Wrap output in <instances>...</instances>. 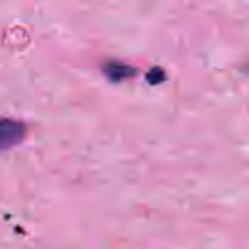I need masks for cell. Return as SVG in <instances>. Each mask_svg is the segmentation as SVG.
Segmentation results:
<instances>
[{"mask_svg":"<svg viewBox=\"0 0 249 249\" xmlns=\"http://www.w3.org/2000/svg\"><path fill=\"white\" fill-rule=\"evenodd\" d=\"M129 70H130V68L124 67V65H109L108 74L112 79L118 80V79H122V78L126 77V74H128L126 72H128Z\"/></svg>","mask_w":249,"mask_h":249,"instance_id":"cell-2","label":"cell"},{"mask_svg":"<svg viewBox=\"0 0 249 249\" xmlns=\"http://www.w3.org/2000/svg\"><path fill=\"white\" fill-rule=\"evenodd\" d=\"M24 128L12 119L0 118V151L17 145L23 139Z\"/></svg>","mask_w":249,"mask_h":249,"instance_id":"cell-1","label":"cell"}]
</instances>
